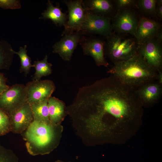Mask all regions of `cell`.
Here are the masks:
<instances>
[{"label":"cell","mask_w":162,"mask_h":162,"mask_svg":"<svg viewBox=\"0 0 162 162\" xmlns=\"http://www.w3.org/2000/svg\"><path fill=\"white\" fill-rule=\"evenodd\" d=\"M78 106L93 108L89 118L99 119L107 114L117 120L139 117L141 105L134 89L113 76L102 78L81 88L76 96Z\"/></svg>","instance_id":"1"},{"label":"cell","mask_w":162,"mask_h":162,"mask_svg":"<svg viewBox=\"0 0 162 162\" xmlns=\"http://www.w3.org/2000/svg\"><path fill=\"white\" fill-rule=\"evenodd\" d=\"M107 72L123 84L134 89L156 80L158 74L138 53L127 60L114 63Z\"/></svg>","instance_id":"2"},{"label":"cell","mask_w":162,"mask_h":162,"mask_svg":"<svg viewBox=\"0 0 162 162\" xmlns=\"http://www.w3.org/2000/svg\"><path fill=\"white\" fill-rule=\"evenodd\" d=\"M50 122L34 120L21 135L28 152L35 156L49 153L56 136V127Z\"/></svg>","instance_id":"3"},{"label":"cell","mask_w":162,"mask_h":162,"mask_svg":"<svg viewBox=\"0 0 162 162\" xmlns=\"http://www.w3.org/2000/svg\"><path fill=\"white\" fill-rule=\"evenodd\" d=\"M106 37L104 54L113 64L127 60L137 53L139 44L134 36L114 32Z\"/></svg>","instance_id":"4"},{"label":"cell","mask_w":162,"mask_h":162,"mask_svg":"<svg viewBox=\"0 0 162 162\" xmlns=\"http://www.w3.org/2000/svg\"><path fill=\"white\" fill-rule=\"evenodd\" d=\"M27 102L26 86L16 84L10 86L0 96V109L10 116Z\"/></svg>","instance_id":"5"},{"label":"cell","mask_w":162,"mask_h":162,"mask_svg":"<svg viewBox=\"0 0 162 162\" xmlns=\"http://www.w3.org/2000/svg\"><path fill=\"white\" fill-rule=\"evenodd\" d=\"M140 19L134 8L117 10L111 20L112 30L115 33L135 37Z\"/></svg>","instance_id":"6"},{"label":"cell","mask_w":162,"mask_h":162,"mask_svg":"<svg viewBox=\"0 0 162 162\" xmlns=\"http://www.w3.org/2000/svg\"><path fill=\"white\" fill-rule=\"evenodd\" d=\"M111 20L86 10L84 20L79 32L83 34H98L106 37L112 32Z\"/></svg>","instance_id":"7"},{"label":"cell","mask_w":162,"mask_h":162,"mask_svg":"<svg viewBox=\"0 0 162 162\" xmlns=\"http://www.w3.org/2000/svg\"><path fill=\"white\" fill-rule=\"evenodd\" d=\"M137 53L157 72L162 71V43L155 38L139 44Z\"/></svg>","instance_id":"8"},{"label":"cell","mask_w":162,"mask_h":162,"mask_svg":"<svg viewBox=\"0 0 162 162\" xmlns=\"http://www.w3.org/2000/svg\"><path fill=\"white\" fill-rule=\"evenodd\" d=\"M26 86L27 102L29 103L48 99L56 89L53 82L49 80H33L28 82Z\"/></svg>","instance_id":"9"},{"label":"cell","mask_w":162,"mask_h":162,"mask_svg":"<svg viewBox=\"0 0 162 162\" xmlns=\"http://www.w3.org/2000/svg\"><path fill=\"white\" fill-rule=\"evenodd\" d=\"M82 0H64L68 10V20L65 25L64 34L78 32L84 20L86 10L83 8Z\"/></svg>","instance_id":"10"},{"label":"cell","mask_w":162,"mask_h":162,"mask_svg":"<svg viewBox=\"0 0 162 162\" xmlns=\"http://www.w3.org/2000/svg\"><path fill=\"white\" fill-rule=\"evenodd\" d=\"M79 43L84 54L92 57L97 66L108 67L109 64L104 56V41L93 37H83Z\"/></svg>","instance_id":"11"},{"label":"cell","mask_w":162,"mask_h":162,"mask_svg":"<svg viewBox=\"0 0 162 162\" xmlns=\"http://www.w3.org/2000/svg\"><path fill=\"white\" fill-rule=\"evenodd\" d=\"M135 92L141 106L152 105L161 98L162 84L153 80L135 89Z\"/></svg>","instance_id":"12"},{"label":"cell","mask_w":162,"mask_h":162,"mask_svg":"<svg viewBox=\"0 0 162 162\" xmlns=\"http://www.w3.org/2000/svg\"><path fill=\"white\" fill-rule=\"evenodd\" d=\"M9 116L11 132L16 134H21L34 121L31 106L28 102Z\"/></svg>","instance_id":"13"},{"label":"cell","mask_w":162,"mask_h":162,"mask_svg":"<svg viewBox=\"0 0 162 162\" xmlns=\"http://www.w3.org/2000/svg\"><path fill=\"white\" fill-rule=\"evenodd\" d=\"M80 38L78 32L64 34L59 41L53 46L52 52L58 54L64 61H69Z\"/></svg>","instance_id":"14"},{"label":"cell","mask_w":162,"mask_h":162,"mask_svg":"<svg viewBox=\"0 0 162 162\" xmlns=\"http://www.w3.org/2000/svg\"><path fill=\"white\" fill-rule=\"evenodd\" d=\"M161 26L152 19L144 16L140 18L135 35L139 44L155 38Z\"/></svg>","instance_id":"15"},{"label":"cell","mask_w":162,"mask_h":162,"mask_svg":"<svg viewBox=\"0 0 162 162\" xmlns=\"http://www.w3.org/2000/svg\"><path fill=\"white\" fill-rule=\"evenodd\" d=\"M113 1L109 0H85L82 5L86 10L100 16L111 19L114 8Z\"/></svg>","instance_id":"16"},{"label":"cell","mask_w":162,"mask_h":162,"mask_svg":"<svg viewBox=\"0 0 162 162\" xmlns=\"http://www.w3.org/2000/svg\"><path fill=\"white\" fill-rule=\"evenodd\" d=\"M48 105L50 121L53 124L58 125L64 115V104L58 99L51 96L48 99Z\"/></svg>","instance_id":"17"},{"label":"cell","mask_w":162,"mask_h":162,"mask_svg":"<svg viewBox=\"0 0 162 162\" xmlns=\"http://www.w3.org/2000/svg\"><path fill=\"white\" fill-rule=\"evenodd\" d=\"M47 4V9L42 13L41 18L45 20L50 19L57 26H64L67 21L68 17L62 12L59 5L57 4L54 6L50 1H48Z\"/></svg>","instance_id":"18"},{"label":"cell","mask_w":162,"mask_h":162,"mask_svg":"<svg viewBox=\"0 0 162 162\" xmlns=\"http://www.w3.org/2000/svg\"><path fill=\"white\" fill-rule=\"evenodd\" d=\"M11 45L4 40H0V70H8L14 54Z\"/></svg>","instance_id":"19"},{"label":"cell","mask_w":162,"mask_h":162,"mask_svg":"<svg viewBox=\"0 0 162 162\" xmlns=\"http://www.w3.org/2000/svg\"><path fill=\"white\" fill-rule=\"evenodd\" d=\"M48 100L29 103L32 111L34 120L50 122L49 118Z\"/></svg>","instance_id":"20"},{"label":"cell","mask_w":162,"mask_h":162,"mask_svg":"<svg viewBox=\"0 0 162 162\" xmlns=\"http://www.w3.org/2000/svg\"><path fill=\"white\" fill-rule=\"evenodd\" d=\"M48 56L46 55L43 60L34 61L32 67L34 68L35 72L33 77V80H40L41 77L50 74L52 70V64L47 61Z\"/></svg>","instance_id":"21"},{"label":"cell","mask_w":162,"mask_h":162,"mask_svg":"<svg viewBox=\"0 0 162 162\" xmlns=\"http://www.w3.org/2000/svg\"><path fill=\"white\" fill-rule=\"evenodd\" d=\"M27 46L25 45L24 47L21 46L20 48L19 51L16 52L13 50L14 54H16L19 56L20 59V72H24L25 76L28 74L32 65L31 63V59L27 54V50L26 49Z\"/></svg>","instance_id":"22"},{"label":"cell","mask_w":162,"mask_h":162,"mask_svg":"<svg viewBox=\"0 0 162 162\" xmlns=\"http://www.w3.org/2000/svg\"><path fill=\"white\" fill-rule=\"evenodd\" d=\"M157 0L137 1L136 6L142 12L150 15H155Z\"/></svg>","instance_id":"23"},{"label":"cell","mask_w":162,"mask_h":162,"mask_svg":"<svg viewBox=\"0 0 162 162\" xmlns=\"http://www.w3.org/2000/svg\"><path fill=\"white\" fill-rule=\"evenodd\" d=\"M11 132V123L10 116L0 109V136Z\"/></svg>","instance_id":"24"},{"label":"cell","mask_w":162,"mask_h":162,"mask_svg":"<svg viewBox=\"0 0 162 162\" xmlns=\"http://www.w3.org/2000/svg\"><path fill=\"white\" fill-rule=\"evenodd\" d=\"M0 162H16L13 151L5 147L0 143Z\"/></svg>","instance_id":"25"},{"label":"cell","mask_w":162,"mask_h":162,"mask_svg":"<svg viewBox=\"0 0 162 162\" xmlns=\"http://www.w3.org/2000/svg\"><path fill=\"white\" fill-rule=\"evenodd\" d=\"M117 10L129 8H134L136 7L137 1L134 0H116L113 1Z\"/></svg>","instance_id":"26"},{"label":"cell","mask_w":162,"mask_h":162,"mask_svg":"<svg viewBox=\"0 0 162 162\" xmlns=\"http://www.w3.org/2000/svg\"><path fill=\"white\" fill-rule=\"evenodd\" d=\"M21 7L20 2L18 0H0V8L4 9H19Z\"/></svg>","instance_id":"27"},{"label":"cell","mask_w":162,"mask_h":162,"mask_svg":"<svg viewBox=\"0 0 162 162\" xmlns=\"http://www.w3.org/2000/svg\"><path fill=\"white\" fill-rule=\"evenodd\" d=\"M7 78L3 73L0 72V96L10 87L6 84Z\"/></svg>","instance_id":"28"},{"label":"cell","mask_w":162,"mask_h":162,"mask_svg":"<svg viewBox=\"0 0 162 162\" xmlns=\"http://www.w3.org/2000/svg\"><path fill=\"white\" fill-rule=\"evenodd\" d=\"M155 15L160 19H162V0H157L155 9Z\"/></svg>","instance_id":"29"},{"label":"cell","mask_w":162,"mask_h":162,"mask_svg":"<svg viewBox=\"0 0 162 162\" xmlns=\"http://www.w3.org/2000/svg\"><path fill=\"white\" fill-rule=\"evenodd\" d=\"M160 42L162 43V32L161 28L159 30L155 37Z\"/></svg>","instance_id":"30"},{"label":"cell","mask_w":162,"mask_h":162,"mask_svg":"<svg viewBox=\"0 0 162 162\" xmlns=\"http://www.w3.org/2000/svg\"><path fill=\"white\" fill-rule=\"evenodd\" d=\"M156 80L160 84H162V71L158 72Z\"/></svg>","instance_id":"31"},{"label":"cell","mask_w":162,"mask_h":162,"mask_svg":"<svg viewBox=\"0 0 162 162\" xmlns=\"http://www.w3.org/2000/svg\"><path fill=\"white\" fill-rule=\"evenodd\" d=\"M61 162V161H57V162Z\"/></svg>","instance_id":"32"}]
</instances>
